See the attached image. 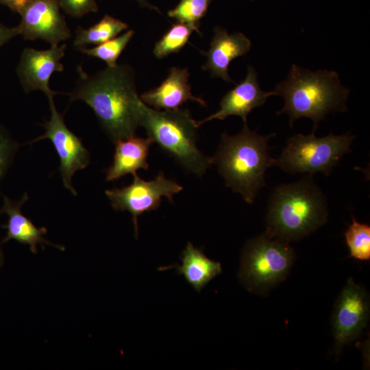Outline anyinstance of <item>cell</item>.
Segmentation results:
<instances>
[{"label": "cell", "instance_id": "obj_1", "mask_svg": "<svg viewBox=\"0 0 370 370\" xmlns=\"http://www.w3.org/2000/svg\"><path fill=\"white\" fill-rule=\"evenodd\" d=\"M78 79L67 93L70 101H82L94 112L103 130L116 143L135 135L139 126L135 74L128 64L107 66L88 74L79 66Z\"/></svg>", "mask_w": 370, "mask_h": 370}, {"label": "cell", "instance_id": "obj_2", "mask_svg": "<svg viewBox=\"0 0 370 370\" xmlns=\"http://www.w3.org/2000/svg\"><path fill=\"white\" fill-rule=\"evenodd\" d=\"M328 216L323 191L306 175L299 181L277 186L271 193L267 213L268 234L290 243L322 227Z\"/></svg>", "mask_w": 370, "mask_h": 370}, {"label": "cell", "instance_id": "obj_3", "mask_svg": "<svg viewBox=\"0 0 370 370\" xmlns=\"http://www.w3.org/2000/svg\"><path fill=\"white\" fill-rule=\"evenodd\" d=\"M275 135H260L244 124L235 135H221L218 149L212 158L225 185L241 194L249 204L265 186L266 171L273 166L268 142Z\"/></svg>", "mask_w": 370, "mask_h": 370}, {"label": "cell", "instance_id": "obj_4", "mask_svg": "<svg viewBox=\"0 0 370 370\" xmlns=\"http://www.w3.org/2000/svg\"><path fill=\"white\" fill-rule=\"evenodd\" d=\"M275 95L282 96L284 106L278 114L285 113L290 126L302 117L313 121V132L320 121L332 112H345L349 89L343 87L336 71H311L293 64L287 78L278 84Z\"/></svg>", "mask_w": 370, "mask_h": 370}, {"label": "cell", "instance_id": "obj_5", "mask_svg": "<svg viewBox=\"0 0 370 370\" xmlns=\"http://www.w3.org/2000/svg\"><path fill=\"white\" fill-rule=\"evenodd\" d=\"M138 123L153 143L173 158L188 171L201 176L212 164V158L197 146L199 127L187 109L160 111L147 106H138Z\"/></svg>", "mask_w": 370, "mask_h": 370}, {"label": "cell", "instance_id": "obj_6", "mask_svg": "<svg viewBox=\"0 0 370 370\" xmlns=\"http://www.w3.org/2000/svg\"><path fill=\"white\" fill-rule=\"evenodd\" d=\"M295 258L289 243L265 232L246 243L239 279L249 291L264 294L285 280Z\"/></svg>", "mask_w": 370, "mask_h": 370}, {"label": "cell", "instance_id": "obj_7", "mask_svg": "<svg viewBox=\"0 0 370 370\" xmlns=\"http://www.w3.org/2000/svg\"><path fill=\"white\" fill-rule=\"evenodd\" d=\"M354 138L350 132L341 135L331 132L321 138L314 132L294 134L286 140L281 155L273 159V166L293 175L321 172L329 175L343 156L351 152Z\"/></svg>", "mask_w": 370, "mask_h": 370}, {"label": "cell", "instance_id": "obj_8", "mask_svg": "<svg viewBox=\"0 0 370 370\" xmlns=\"http://www.w3.org/2000/svg\"><path fill=\"white\" fill-rule=\"evenodd\" d=\"M133 176L132 184L120 188L108 189L105 193L115 210L128 211L132 215L137 238L138 216L157 209L163 197L173 202V195L180 193L183 187L175 181L166 178L162 171L150 181H145L137 173Z\"/></svg>", "mask_w": 370, "mask_h": 370}, {"label": "cell", "instance_id": "obj_9", "mask_svg": "<svg viewBox=\"0 0 370 370\" xmlns=\"http://www.w3.org/2000/svg\"><path fill=\"white\" fill-rule=\"evenodd\" d=\"M51 116L43 125L45 133L28 143L49 139L53 144L60 158V168L63 184L66 188L76 195L71 180L76 171L85 169L90 162V153L81 139L66 125L62 115L57 110L53 97H47Z\"/></svg>", "mask_w": 370, "mask_h": 370}, {"label": "cell", "instance_id": "obj_10", "mask_svg": "<svg viewBox=\"0 0 370 370\" xmlns=\"http://www.w3.org/2000/svg\"><path fill=\"white\" fill-rule=\"evenodd\" d=\"M369 317L367 293L349 278L338 297L332 314V326L336 351L357 338Z\"/></svg>", "mask_w": 370, "mask_h": 370}, {"label": "cell", "instance_id": "obj_11", "mask_svg": "<svg viewBox=\"0 0 370 370\" xmlns=\"http://www.w3.org/2000/svg\"><path fill=\"white\" fill-rule=\"evenodd\" d=\"M60 9L59 0H33L20 13L18 35L26 40H42L51 46L68 40L71 33Z\"/></svg>", "mask_w": 370, "mask_h": 370}, {"label": "cell", "instance_id": "obj_12", "mask_svg": "<svg viewBox=\"0 0 370 370\" xmlns=\"http://www.w3.org/2000/svg\"><path fill=\"white\" fill-rule=\"evenodd\" d=\"M66 49V44L51 46L45 50L23 49L16 74L25 92L40 90L47 97L58 94L50 88L49 80L54 72L64 71L61 60L65 55Z\"/></svg>", "mask_w": 370, "mask_h": 370}, {"label": "cell", "instance_id": "obj_13", "mask_svg": "<svg viewBox=\"0 0 370 370\" xmlns=\"http://www.w3.org/2000/svg\"><path fill=\"white\" fill-rule=\"evenodd\" d=\"M272 95H275L273 90L265 92L260 88L256 71L249 66L245 78L222 97L219 110L197 121L198 125L214 119L223 120L231 115L241 116L246 124L248 114Z\"/></svg>", "mask_w": 370, "mask_h": 370}, {"label": "cell", "instance_id": "obj_14", "mask_svg": "<svg viewBox=\"0 0 370 370\" xmlns=\"http://www.w3.org/2000/svg\"><path fill=\"white\" fill-rule=\"evenodd\" d=\"M214 33L210 49L203 52L206 56V62L202 68L210 71L213 77H221L232 82L228 73L229 65L234 59L243 56L249 51L251 40L241 32L230 34L221 27H217Z\"/></svg>", "mask_w": 370, "mask_h": 370}, {"label": "cell", "instance_id": "obj_15", "mask_svg": "<svg viewBox=\"0 0 370 370\" xmlns=\"http://www.w3.org/2000/svg\"><path fill=\"white\" fill-rule=\"evenodd\" d=\"M189 75L187 68L171 67L160 86L145 92L140 98L145 104L158 110H175L189 100L206 107L207 103L202 98L192 94Z\"/></svg>", "mask_w": 370, "mask_h": 370}, {"label": "cell", "instance_id": "obj_16", "mask_svg": "<svg viewBox=\"0 0 370 370\" xmlns=\"http://www.w3.org/2000/svg\"><path fill=\"white\" fill-rule=\"evenodd\" d=\"M28 195L25 193L18 201H12L8 197L3 196V205L0 213L8 215V222L2 226L6 230V234L1 241V244L10 240H14L20 243L29 247L32 252L36 254L38 245H49L61 250L63 246L53 244L44 238L47 232L45 227H37L32 221L26 217L21 212L23 205L27 201Z\"/></svg>", "mask_w": 370, "mask_h": 370}, {"label": "cell", "instance_id": "obj_17", "mask_svg": "<svg viewBox=\"0 0 370 370\" xmlns=\"http://www.w3.org/2000/svg\"><path fill=\"white\" fill-rule=\"evenodd\" d=\"M114 143L113 161L106 171V181H115L127 174L134 175L139 169H149L147 158L153 143L149 138H144L134 135Z\"/></svg>", "mask_w": 370, "mask_h": 370}, {"label": "cell", "instance_id": "obj_18", "mask_svg": "<svg viewBox=\"0 0 370 370\" xmlns=\"http://www.w3.org/2000/svg\"><path fill=\"white\" fill-rule=\"evenodd\" d=\"M181 260L180 266L173 265L159 269L175 268L177 273L183 275L187 282L199 293L222 271L220 262L208 258L201 249L195 247L190 242L187 243L183 250Z\"/></svg>", "mask_w": 370, "mask_h": 370}, {"label": "cell", "instance_id": "obj_19", "mask_svg": "<svg viewBox=\"0 0 370 370\" xmlns=\"http://www.w3.org/2000/svg\"><path fill=\"white\" fill-rule=\"evenodd\" d=\"M128 29V25L119 18L106 14L88 28L78 27L75 31L73 47L78 50L89 45H98L117 36Z\"/></svg>", "mask_w": 370, "mask_h": 370}, {"label": "cell", "instance_id": "obj_20", "mask_svg": "<svg viewBox=\"0 0 370 370\" xmlns=\"http://www.w3.org/2000/svg\"><path fill=\"white\" fill-rule=\"evenodd\" d=\"M194 29L186 24L180 22L173 24L156 43L153 55L161 59L180 51L187 43Z\"/></svg>", "mask_w": 370, "mask_h": 370}, {"label": "cell", "instance_id": "obj_21", "mask_svg": "<svg viewBox=\"0 0 370 370\" xmlns=\"http://www.w3.org/2000/svg\"><path fill=\"white\" fill-rule=\"evenodd\" d=\"M134 34L133 29H129L120 36H117L108 41L94 47H84L79 51L85 55L104 61L107 66H114L117 60L122 53Z\"/></svg>", "mask_w": 370, "mask_h": 370}, {"label": "cell", "instance_id": "obj_22", "mask_svg": "<svg viewBox=\"0 0 370 370\" xmlns=\"http://www.w3.org/2000/svg\"><path fill=\"white\" fill-rule=\"evenodd\" d=\"M212 0H180L179 3L168 12V15L177 22L186 24L199 35L200 20L206 15Z\"/></svg>", "mask_w": 370, "mask_h": 370}, {"label": "cell", "instance_id": "obj_23", "mask_svg": "<svg viewBox=\"0 0 370 370\" xmlns=\"http://www.w3.org/2000/svg\"><path fill=\"white\" fill-rule=\"evenodd\" d=\"M350 256L360 260L370 259V226L357 221L352 223L345 233Z\"/></svg>", "mask_w": 370, "mask_h": 370}, {"label": "cell", "instance_id": "obj_24", "mask_svg": "<svg viewBox=\"0 0 370 370\" xmlns=\"http://www.w3.org/2000/svg\"><path fill=\"white\" fill-rule=\"evenodd\" d=\"M18 144L0 125V184L12 162Z\"/></svg>", "mask_w": 370, "mask_h": 370}, {"label": "cell", "instance_id": "obj_25", "mask_svg": "<svg viewBox=\"0 0 370 370\" xmlns=\"http://www.w3.org/2000/svg\"><path fill=\"white\" fill-rule=\"evenodd\" d=\"M59 3L61 9L73 17L79 18L98 11L95 0H59Z\"/></svg>", "mask_w": 370, "mask_h": 370}, {"label": "cell", "instance_id": "obj_26", "mask_svg": "<svg viewBox=\"0 0 370 370\" xmlns=\"http://www.w3.org/2000/svg\"><path fill=\"white\" fill-rule=\"evenodd\" d=\"M33 0H0V3L8 7L11 10L16 13H20Z\"/></svg>", "mask_w": 370, "mask_h": 370}, {"label": "cell", "instance_id": "obj_27", "mask_svg": "<svg viewBox=\"0 0 370 370\" xmlns=\"http://www.w3.org/2000/svg\"><path fill=\"white\" fill-rule=\"evenodd\" d=\"M17 35L16 27H8L0 23V48Z\"/></svg>", "mask_w": 370, "mask_h": 370}, {"label": "cell", "instance_id": "obj_28", "mask_svg": "<svg viewBox=\"0 0 370 370\" xmlns=\"http://www.w3.org/2000/svg\"><path fill=\"white\" fill-rule=\"evenodd\" d=\"M136 1L138 3L140 6H141L142 8H149V9H151V10H155L158 11L159 12H160L158 8H157V7L154 6L153 5L151 4L147 0H136Z\"/></svg>", "mask_w": 370, "mask_h": 370}, {"label": "cell", "instance_id": "obj_29", "mask_svg": "<svg viewBox=\"0 0 370 370\" xmlns=\"http://www.w3.org/2000/svg\"><path fill=\"white\" fill-rule=\"evenodd\" d=\"M3 264H4V255L0 246V269L3 267Z\"/></svg>", "mask_w": 370, "mask_h": 370}, {"label": "cell", "instance_id": "obj_30", "mask_svg": "<svg viewBox=\"0 0 370 370\" xmlns=\"http://www.w3.org/2000/svg\"><path fill=\"white\" fill-rule=\"evenodd\" d=\"M253 1V0H252Z\"/></svg>", "mask_w": 370, "mask_h": 370}]
</instances>
